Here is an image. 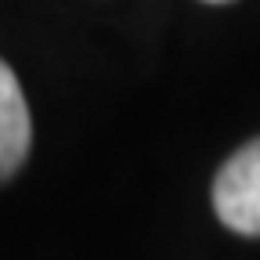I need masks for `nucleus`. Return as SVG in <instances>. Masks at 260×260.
<instances>
[{
	"mask_svg": "<svg viewBox=\"0 0 260 260\" xmlns=\"http://www.w3.org/2000/svg\"><path fill=\"white\" fill-rule=\"evenodd\" d=\"M213 210L239 235H260V138L242 145L213 181Z\"/></svg>",
	"mask_w": 260,
	"mask_h": 260,
	"instance_id": "1",
	"label": "nucleus"
},
{
	"mask_svg": "<svg viewBox=\"0 0 260 260\" xmlns=\"http://www.w3.org/2000/svg\"><path fill=\"white\" fill-rule=\"evenodd\" d=\"M32 145V119L25 94L8 61H0V181H8L29 155Z\"/></svg>",
	"mask_w": 260,
	"mask_h": 260,
	"instance_id": "2",
	"label": "nucleus"
}]
</instances>
